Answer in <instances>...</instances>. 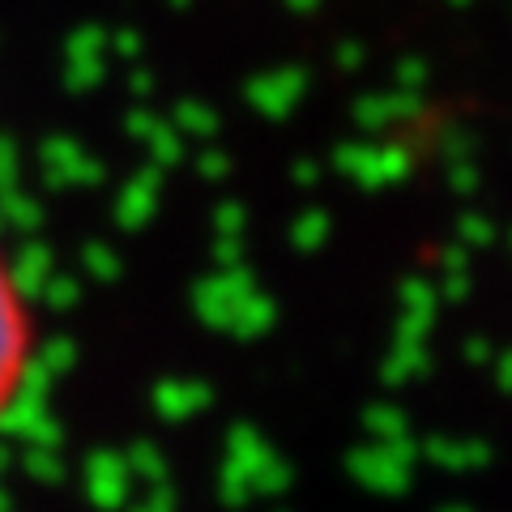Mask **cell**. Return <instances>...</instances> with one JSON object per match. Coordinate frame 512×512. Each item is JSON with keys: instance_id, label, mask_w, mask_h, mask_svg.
<instances>
[{"instance_id": "6da1fadb", "label": "cell", "mask_w": 512, "mask_h": 512, "mask_svg": "<svg viewBox=\"0 0 512 512\" xmlns=\"http://www.w3.org/2000/svg\"><path fill=\"white\" fill-rule=\"evenodd\" d=\"M0 440L60 448L64 444V431L56 423V414L47 410V397L43 393L13 389L9 397H0Z\"/></svg>"}, {"instance_id": "7a4b0ae2", "label": "cell", "mask_w": 512, "mask_h": 512, "mask_svg": "<svg viewBox=\"0 0 512 512\" xmlns=\"http://www.w3.org/2000/svg\"><path fill=\"white\" fill-rule=\"evenodd\" d=\"M252 286H256V278H252V269L244 261L239 265H218V274H205L197 286H192V312H197V320H205L210 329L227 333L235 303L244 299Z\"/></svg>"}, {"instance_id": "3957f363", "label": "cell", "mask_w": 512, "mask_h": 512, "mask_svg": "<svg viewBox=\"0 0 512 512\" xmlns=\"http://www.w3.org/2000/svg\"><path fill=\"white\" fill-rule=\"evenodd\" d=\"M39 171L52 188H90L107 175L99 158H90L73 137H47L39 146Z\"/></svg>"}, {"instance_id": "277c9868", "label": "cell", "mask_w": 512, "mask_h": 512, "mask_svg": "<svg viewBox=\"0 0 512 512\" xmlns=\"http://www.w3.org/2000/svg\"><path fill=\"white\" fill-rule=\"evenodd\" d=\"M346 474L355 478L363 491H376V495H402L410 487V466L402 457H393L380 440H367L359 448H350Z\"/></svg>"}, {"instance_id": "5b68a950", "label": "cell", "mask_w": 512, "mask_h": 512, "mask_svg": "<svg viewBox=\"0 0 512 512\" xmlns=\"http://www.w3.org/2000/svg\"><path fill=\"white\" fill-rule=\"evenodd\" d=\"M82 483H86V500L99 508H120L128 504V487H133V470H128L124 453L111 448H94L82 466Z\"/></svg>"}, {"instance_id": "8992f818", "label": "cell", "mask_w": 512, "mask_h": 512, "mask_svg": "<svg viewBox=\"0 0 512 512\" xmlns=\"http://www.w3.org/2000/svg\"><path fill=\"white\" fill-rule=\"evenodd\" d=\"M303 90H308V73L303 69H269L261 77H252L248 82V103L261 111L269 120H282L291 116L295 103L303 99Z\"/></svg>"}, {"instance_id": "52a82bcc", "label": "cell", "mask_w": 512, "mask_h": 512, "mask_svg": "<svg viewBox=\"0 0 512 512\" xmlns=\"http://www.w3.org/2000/svg\"><path fill=\"white\" fill-rule=\"evenodd\" d=\"M163 167L158 163H146L133 180H128L120 188V197H116V227L120 231H141L146 222L154 218L158 210V188H163Z\"/></svg>"}, {"instance_id": "ba28073f", "label": "cell", "mask_w": 512, "mask_h": 512, "mask_svg": "<svg viewBox=\"0 0 512 512\" xmlns=\"http://www.w3.org/2000/svg\"><path fill=\"white\" fill-rule=\"evenodd\" d=\"M52 274H56V256H52V248H47L43 239H26V244L13 252L9 278H5V282H9V291H13V295L39 299Z\"/></svg>"}, {"instance_id": "9c48e42d", "label": "cell", "mask_w": 512, "mask_h": 512, "mask_svg": "<svg viewBox=\"0 0 512 512\" xmlns=\"http://www.w3.org/2000/svg\"><path fill=\"white\" fill-rule=\"evenodd\" d=\"M210 402H214V389L201 380L171 376L163 384H154V410H158V419H167V423H184L192 414H201Z\"/></svg>"}, {"instance_id": "30bf717a", "label": "cell", "mask_w": 512, "mask_h": 512, "mask_svg": "<svg viewBox=\"0 0 512 512\" xmlns=\"http://www.w3.org/2000/svg\"><path fill=\"white\" fill-rule=\"evenodd\" d=\"M419 111V99L406 90L397 94H363V99L355 103V124L363 128V133H380V128H389L397 120H406Z\"/></svg>"}, {"instance_id": "8fae6325", "label": "cell", "mask_w": 512, "mask_h": 512, "mask_svg": "<svg viewBox=\"0 0 512 512\" xmlns=\"http://www.w3.org/2000/svg\"><path fill=\"white\" fill-rule=\"evenodd\" d=\"M274 320H278V303L252 286V291L235 303L227 333H231V338H239V342H256V338H265V333L274 329Z\"/></svg>"}, {"instance_id": "7c38bea8", "label": "cell", "mask_w": 512, "mask_h": 512, "mask_svg": "<svg viewBox=\"0 0 512 512\" xmlns=\"http://www.w3.org/2000/svg\"><path fill=\"white\" fill-rule=\"evenodd\" d=\"M18 359H22V320L18 308H13L9 282L0 278V397H5L13 372H18Z\"/></svg>"}, {"instance_id": "4fadbf2b", "label": "cell", "mask_w": 512, "mask_h": 512, "mask_svg": "<svg viewBox=\"0 0 512 512\" xmlns=\"http://www.w3.org/2000/svg\"><path fill=\"white\" fill-rule=\"evenodd\" d=\"M333 167H338L346 180H355L359 188L384 184L380 180V146L376 141H346V146H338V154H333Z\"/></svg>"}, {"instance_id": "5bb4252c", "label": "cell", "mask_w": 512, "mask_h": 512, "mask_svg": "<svg viewBox=\"0 0 512 512\" xmlns=\"http://www.w3.org/2000/svg\"><path fill=\"white\" fill-rule=\"evenodd\" d=\"M269 457H274V448H269V440H265L256 427L235 423V427L227 431V461H235V466H244V470H248V478H252L256 470H261Z\"/></svg>"}, {"instance_id": "9a60e30c", "label": "cell", "mask_w": 512, "mask_h": 512, "mask_svg": "<svg viewBox=\"0 0 512 512\" xmlns=\"http://www.w3.org/2000/svg\"><path fill=\"white\" fill-rule=\"evenodd\" d=\"M0 218H5L9 231L35 235L43 227V205L30 197V192H22L18 184H13V188H0Z\"/></svg>"}, {"instance_id": "2e32d148", "label": "cell", "mask_w": 512, "mask_h": 512, "mask_svg": "<svg viewBox=\"0 0 512 512\" xmlns=\"http://www.w3.org/2000/svg\"><path fill=\"white\" fill-rule=\"evenodd\" d=\"M431 286L419 282V278H410L402 286V329H397V338H423V329H427V320H431Z\"/></svg>"}, {"instance_id": "e0dca14e", "label": "cell", "mask_w": 512, "mask_h": 512, "mask_svg": "<svg viewBox=\"0 0 512 512\" xmlns=\"http://www.w3.org/2000/svg\"><path fill=\"white\" fill-rule=\"evenodd\" d=\"M427 367L423 355V338H397L393 355L384 359V384H406V380H419Z\"/></svg>"}, {"instance_id": "ac0fdd59", "label": "cell", "mask_w": 512, "mask_h": 512, "mask_svg": "<svg viewBox=\"0 0 512 512\" xmlns=\"http://www.w3.org/2000/svg\"><path fill=\"white\" fill-rule=\"evenodd\" d=\"M128 470H133V478H141V483H163V478H171V461L163 457V448H158L154 440H133L128 444Z\"/></svg>"}, {"instance_id": "d6986e66", "label": "cell", "mask_w": 512, "mask_h": 512, "mask_svg": "<svg viewBox=\"0 0 512 512\" xmlns=\"http://www.w3.org/2000/svg\"><path fill=\"white\" fill-rule=\"evenodd\" d=\"M171 124L180 128L184 137H214L218 133V111L214 107H205L201 99H180L175 103V111H171Z\"/></svg>"}, {"instance_id": "ffe728a7", "label": "cell", "mask_w": 512, "mask_h": 512, "mask_svg": "<svg viewBox=\"0 0 512 512\" xmlns=\"http://www.w3.org/2000/svg\"><path fill=\"white\" fill-rule=\"evenodd\" d=\"M22 474L35 478L43 487H56L64 478L60 466V448H43V444H22Z\"/></svg>"}, {"instance_id": "44dd1931", "label": "cell", "mask_w": 512, "mask_h": 512, "mask_svg": "<svg viewBox=\"0 0 512 512\" xmlns=\"http://www.w3.org/2000/svg\"><path fill=\"white\" fill-rule=\"evenodd\" d=\"M329 214L325 210H303L295 222H291V244L299 248V252H316V248H325V239H329Z\"/></svg>"}, {"instance_id": "7402d4cb", "label": "cell", "mask_w": 512, "mask_h": 512, "mask_svg": "<svg viewBox=\"0 0 512 512\" xmlns=\"http://www.w3.org/2000/svg\"><path fill=\"white\" fill-rule=\"evenodd\" d=\"M146 150H150V163H158L163 171H171V167L184 158V133H180V128H175L171 120H163V124L154 128V137L146 141Z\"/></svg>"}, {"instance_id": "603a6c76", "label": "cell", "mask_w": 512, "mask_h": 512, "mask_svg": "<svg viewBox=\"0 0 512 512\" xmlns=\"http://www.w3.org/2000/svg\"><path fill=\"white\" fill-rule=\"evenodd\" d=\"M218 500L227 504V508H239V504L256 500L248 470H244V466H235V461H227V457H222V470H218Z\"/></svg>"}, {"instance_id": "cb8c5ba5", "label": "cell", "mask_w": 512, "mask_h": 512, "mask_svg": "<svg viewBox=\"0 0 512 512\" xmlns=\"http://www.w3.org/2000/svg\"><path fill=\"white\" fill-rule=\"evenodd\" d=\"M64 60H107V30L103 26H77L64 39Z\"/></svg>"}, {"instance_id": "d4e9b609", "label": "cell", "mask_w": 512, "mask_h": 512, "mask_svg": "<svg viewBox=\"0 0 512 512\" xmlns=\"http://www.w3.org/2000/svg\"><path fill=\"white\" fill-rule=\"evenodd\" d=\"M82 269L94 282H116L120 278V252L111 244H103V239H94V244H86V252H82Z\"/></svg>"}, {"instance_id": "484cf974", "label": "cell", "mask_w": 512, "mask_h": 512, "mask_svg": "<svg viewBox=\"0 0 512 512\" xmlns=\"http://www.w3.org/2000/svg\"><path fill=\"white\" fill-rule=\"evenodd\" d=\"M363 427H367V436L380 440V444L406 436V419H402V410L397 406H367L363 410Z\"/></svg>"}, {"instance_id": "4316f807", "label": "cell", "mask_w": 512, "mask_h": 512, "mask_svg": "<svg viewBox=\"0 0 512 512\" xmlns=\"http://www.w3.org/2000/svg\"><path fill=\"white\" fill-rule=\"evenodd\" d=\"M291 483H295L291 466H286V461L274 453L261 470L252 474V495H282V491H291Z\"/></svg>"}, {"instance_id": "83f0119b", "label": "cell", "mask_w": 512, "mask_h": 512, "mask_svg": "<svg viewBox=\"0 0 512 512\" xmlns=\"http://www.w3.org/2000/svg\"><path fill=\"white\" fill-rule=\"evenodd\" d=\"M39 299H43L52 312H69V308H77V299H82V282H77L73 274H52Z\"/></svg>"}, {"instance_id": "f1b7e54d", "label": "cell", "mask_w": 512, "mask_h": 512, "mask_svg": "<svg viewBox=\"0 0 512 512\" xmlns=\"http://www.w3.org/2000/svg\"><path fill=\"white\" fill-rule=\"evenodd\" d=\"M47 372H52L56 380L60 376H69L73 372V363H77V346L69 342V338H47L43 346H39V355H35Z\"/></svg>"}, {"instance_id": "f546056e", "label": "cell", "mask_w": 512, "mask_h": 512, "mask_svg": "<svg viewBox=\"0 0 512 512\" xmlns=\"http://www.w3.org/2000/svg\"><path fill=\"white\" fill-rule=\"evenodd\" d=\"M107 77L103 60H64V86H69L73 94H86L94 90Z\"/></svg>"}, {"instance_id": "4dcf8cb0", "label": "cell", "mask_w": 512, "mask_h": 512, "mask_svg": "<svg viewBox=\"0 0 512 512\" xmlns=\"http://www.w3.org/2000/svg\"><path fill=\"white\" fill-rule=\"evenodd\" d=\"M248 231V210L239 201H222L214 210V235H244Z\"/></svg>"}, {"instance_id": "1f68e13d", "label": "cell", "mask_w": 512, "mask_h": 512, "mask_svg": "<svg viewBox=\"0 0 512 512\" xmlns=\"http://www.w3.org/2000/svg\"><path fill=\"white\" fill-rule=\"evenodd\" d=\"M158 124H163V116H158V111H150V107H133V111H128V116H124V133L128 137H133V141H141V146H146V141L154 137V128Z\"/></svg>"}, {"instance_id": "d6a6232c", "label": "cell", "mask_w": 512, "mask_h": 512, "mask_svg": "<svg viewBox=\"0 0 512 512\" xmlns=\"http://www.w3.org/2000/svg\"><path fill=\"white\" fill-rule=\"evenodd\" d=\"M402 175H410V150L406 146H380V180L393 184V180H402Z\"/></svg>"}, {"instance_id": "836d02e7", "label": "cell", "mask_w": 512, "mask_h": 512, "mask_svg": "<svg viewBox=\"0 0 512 512\" xmlns=\"http://www.w3.org/2000/svg\"><path fill=\"white\" fill-rule=\"evenodd\" d=\"M22 180V150L13 137H0V188H13Z\"/></svg>"}, {"instance_id": "e575fe53", "label": "cell", "mask_w": 512, "mask_h": 512, "mask_svg": "<svg viewBox=\"0 0 512 512\" xmlns=\"http://www.w3.org/2000/svg\"><path fill=\"white\" fill-rule=\"evenodd\" d=\"M248 252L244 235H214V265H239Z\"/></svg>"}, {"instance_id": "d590c367", "label": "cell", "mask_w": 512, "mask_h": 512, "mask_svg": "<svg viewBox=\"0 0 512 512\" xmlns=\"http://www.w3.org/2000/svg\"><path fill=\"white\" fill-rule=\"evenodd\" d=\"M227 171H231V158L222 154V150H201L197 154V175L201 180H227Z\"/></svg>"}, {"instance_id": "8d00e7d4", "label": "cell", "mask_w": 512, "mask_h": 512, "mask_svg": "<svg viewBox=\"0 0 512 512\" xmlns=\"http://www.w3.org/2000/svg\"><path fill=\"white\" fill-rule=\"evenodd\" d=\"M175 500H180V495H175L171 478H163V483H150V491L141 495V508H146V512H171Z\"/></svg>"}, {"instance_id": "74e56055", "label": "cell", "mask_w": 512, "mask_h": 512, "mask_svg": "<svg viewBox=\"0 0 512 512\" xmlns=\"http://www.w3.org/2000/svg\"><path fill=\"white\" fill-rule=\"evenodd\" d=\"M141 47H146V43H141L137 30H116V35H107V52H116L124 60H137Z\"/></svg>"}, {"instance_id": "f35d334b", "label": "cell", "mask_w": 512, "mask_h": 512, "mask_svg": "<svg viewBox=\"0 0 512 512\" xmlns=\"http://www.w3.org/2000/svg\"><path fill=\"white\" fill-rule=\"evenodd\" d=\"M338 64H342L346 73L363 69V47H359V43H342V47H338Z\"/></svg>"}, {"instance_id": "ab89813d", "label": "cell", "mask_w": 512, "mask_h": 512, "mask_svg": "<svg viewBox=\"0 0 512 512\" xmlns=\"http://www.w3.org/2000/svg\"><path fill=\"white\" fill-rule=\"evenodd\" d=\"M128 86H133V94H141V99H146V94L154 90V73H150V69H133V73H128Z\"/></svg>"}, {"instance_id": "60d3db41", "label": "cell", "mask_w": 512, "mask_h": 512, "mask_svg": "<svg viewBox=\"0 0 512 512\" xmlns=\"http://www.w3.org/2000/svg\"><path fill=\"white\" fill-rule=\"evenodd\" d=\"M397 82H402V86H419L423 82V64L419 60H402V69H397Z\"/></svg>"}, {"instance_id": "b9f144b4", "label": "cell", "mask_w": 512, "mask_h": 512, "mask_svg": "<svg viewBox=\"0 0 512 512\" xmlns=\"http://www.w3.org/2000/svg\"><path fill=\"white\" fill-rule=\"evenodd\" d=\"M295 180L299 184H316L320 180V167L312 163V158H303V163H295Z\"/></svg>"}, {"instance_id": "7bdbcfd3", "label": "cell", "mask_w": 512, "mask_h": 512, "mask_svg": "<svg viewBox=\"0 0 512 512\" xmlns=\"http://www.w3.org/2000/svg\"><path fill=\"white\" fill-rule=\"evenodd\" d=\"M13 466V453H9V440H0V478H5V470Z\"/></svg>"}, {"instance_id": "ee69618b", "label": "cell", "mask_w": 512, "mask_h": 512, "mask_svg": "<svg viewBox=\"0 0 512 512\" xmlns=\"http://www.w3.org/2000/svg\"><path fill=\"white\" fill-rule=\"evenodd\" d=\"M286 5H291V9H312L316 0H286Z\"/></svg>"}, {"instance_id": "f6af8a7d", "label": "cell", "mask_w": 512, "mask_h": 512, "mask_svg": "<svg viewBox=\"0 0 512 512\" xmlns=\"http://www.w3.org/2000/svg\"><path fill=\"white\" fill-rule=\"evenodd\" d=\"M9 504H13V495H9V491H5V487H0V512H5V508H9Z\"/></svg>"}, {"instance_id": "bcb514c9", "label": "cell", "mask_w": 512, "mask_h": 512, "mask_svg": "<svg viewBox=\"0 0 512 512\" xmlns=\"http://www.w3.org/2000/svg\"><path fill=\"white\" fill-rule=\"evenodd\" d=\"M167 5H171V9H188V5H192V0H167Z\"/></svg>"}, {"instance_id": "7dc6e473", "label": "cell", "mask_w": 512, "mask_h": 512, "mask_svg": "<svg viewBox=\"0 0 512 512\" xmlns=\"http://www.w3.org/2000/svg\"><path fill=\"white\" fill-rule=\"evenodd\" d=\"M5 231H9V227H5V218H0V235H5Z\"/></svg>"}]
</instances>
